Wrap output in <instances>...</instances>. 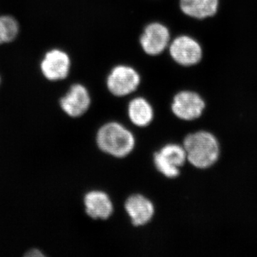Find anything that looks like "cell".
Instances as JSON below:
<instances>
[{"label": "cell", "instance_id": "obj_1", "mask_svg": "<svg viewBox=\"0 0 257 257\" xmlns=\"http://www.w3.org/2000/svg\"><path fill=\"white\" fill-rule=\"evenodd\" d=\"M183 147L189 163L199 170L215 165L220 156V145L215 135L207 131L189 134L184 140Z\"/></svg>", "mask_w": 257, "mask_h": 257}, {"label": "cell", "instance_id": "obj_4", "mask_svg": "<svg viewBox=\"0 0 257 257\" xmlns=\"http://www.w3.org/2000/svg\"><path fill=\"white\" fill-rule=\"evenodd\" d=\"M140 74L133 67L118 65L111 69L106 86L113 95L124 96L135 92L140 84Z\"/></svg>", "mask_w": 257, "mask_h": 257}, {"label": "cell", "instance_id": "obj_7", "mask_svg": "<svg viewBox=\"0 0 257 257\" xmlns=\"http://www.w3.org/2000/svg\"><path fill=\"white\" fill-rule=\"evenodd\" d=\"M71 61L68 54L59 49L48 51L40 63L42 74L47 80H63L68 77Z\"/></svg>", "mask_w": 257, "mask_h": 257}, {"label": "cell", "instance_id": "obj_14", "mask_svg": "<svg viewBox=\"0 0 257 257\" xmlns=\"http://www.w3.org/2000/svg\"><path fill=\"white\" fill-rule=\"evenodd\" d=\"M20 26L16 19L10 15L0 16V35L3 44L10 43L16 40Z\"/></svg>", "mask_w": 257, "mask_h": 257}, {"label": "cell", "instance_id": "obj_10", "mask_svg": "<svg viewBox=\"0 0 257 257\" xmlns=\"http://www.w3.org/2000/svg\"><path fill=\"white\" fill-rule=\"evenodd\" d=\"M125 209L135 226L147 224L155 214L154 204L141 194L130 196L125 203Z\"/></svg>", "mask_w": 257, "mask_h": 257}, {"label": "cell", "instance_id": "obj_13", "mask_svg": "<svg viewBox=\"0 0 257 257\" xmlns=\"http://www.w3.org/2000/svg\"><path fill=\"white\" fill-rule=\"evenodd\" d=\"M128 115L134 124L143 127L151 123L154 111L151 104L145 98L137 97L128 104Z\"/></svg>", "mask_w": 257, "mask_h": 257}, {"label": "cell", "instance_id": "obj_16", "mask_svg": "<svg viewBox=\"0 0 257 257\" xmlns=\"http://www.w3.org/2000/svg\"><path fill=\"white\" fill-rule=\"evenodd\" d=\"M0 83H1V78H0Z\"/></svg>", "mask_w": 257, "mask_h": 257}, {"label": "cell", "instance_id": "obj_3", "mask_svg": "<svg viewBox=\"0 0 257 257\" xmlns=\"http://www.w3.org/2000/svg\"><path fill=\"white\" fill-rule=\"evenodd\" d=\"M187 160L184 147L177 144H169L154 155L157 170L166 177L176 178L180 175L179 168Z\"/></svg>", "mask_w": 257, "mask_h": 257}, {"label": "cell", "instance_id": "obj_11", "mask_svg": "<svg viewBox=\"0 0 257 257\" xmlns=\"http://www.w3.org/2000/svg\"><path fill=\"white\" fill-rule=\"evenodd\" d=\"M84 202L86 212L92 219L105 220L113 213V204L109 196L101 191L87 193Z\"/></svg>", "mask_w": 257, "mask_h": 257}, {"label": "cell", "instance_id": "obj_12", "mask_svg": "<svg viewBox=\"0 0 257 257\" xmlns=\"http://www.w3.org/2000/svg\"><path fill=\"white\" fill-rule=\"evenodd\" d=\"M179 7L187 16L204 20L216 15L219 0H179Z\"/></svg>", "mask_w": 257, "mask_h": 257}, {"label": "cell", "instance_id": "obj_15", "mask_svg": "<svg viewBox=\"0 0 257 257\" xmlns=\"http://www.w3.org/2000/svg\"><path fill=\"white\" fill-rule=\"evenodd\" d=\"M25 256L28 257H42L45 256V255H44L40 250L37 249V248H33V249L30 250V251L25 254Z\"/></svg>", "mask_w": 257, "mask_h": 257}, {"label": "cell", "instance_id": "obj_5", "mask_svg": "<svg viewBox=\"0 0 257 257\" xmlns=\"http://www.w3.org/2000/svg\"><path fill=\"white\" fill-rule=\"evenodd\" d=\"M206 107L205 101L197 93L182 91L174 96L172 110L177 117L192 121L200 117Z\"/></svg>", "mask_w": 257, "mask_h": 257}, {"label": "cell", "instance_id": "obj_6", "mask_svg": "<svg viewBox=\"0 0 257 257\" xmlns=\"http://www.w3.org/2000/svg\"><path fill=\"white\" fill-rule=\"evenodd\" d=\"M170 54L179 65L191 67L202 60V50L199 42L194 39L182 35L175 38L171 43Z\"/></svg>", "mask_w": 257, "mask_h": 257}, {"label": "cell", "instance_id": "obj_2", "mask_svg": "<svg viewBox=\"0 0 257 257\" xmlns=\"http://www.w3.org/2000/svg\"><path fill=\"white\" fill-rule=\"evenodd\" d=\"M96 143L101 151L116 158H123L133 151L135 140L133 134L122 125L109 122L99 128Z\"/></svg>", "mask_w": 257, "mask_h": 257}, {"label": "cell", "instance_id": "obj_8", "mask_svg": "<svg viewBox=\"0 0 257 257\" xmlns=\"http://www.w3.org/2000/svg\"><path fill=\"white\" fill-rule=\"evenodd\" d=\"M170 41V33L165 25L159 23L149 24L140 39L144 52L156 56L163 52Z\"/></svg>", "mask_w": 257, "mask_h": 257}, {"label": "cell", "instance_id": "obj_9", "mask_svg": "<svg viewBox=\"0 0 257 257\" xmlns=\"http://www.w3.org/2000/svg\"><path fill=\"white\" fill-rule=\"evenodd\" d=\"M62 110L71 117H79L88 110L91 104L89 92L80 84H73L68 92L61 98Z\"/></svg>", "mask_w": 257, "mask_h": 257}]
</instances>
